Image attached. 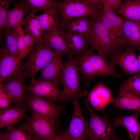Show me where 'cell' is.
Here are the masks:
<instances>
[{
  "label": "cell",
  "mask_w": 140,
  "mask_h": 140,
  "mask_svg": "<svg viewBox=\"0 0 140 140\" xmlns=\"http://www.w3.org/2000/svg\"><path fill=\"white\" fill-rule=\"evenodd\" d=\"M106 57L98 53L95 54L90 48L77 57L79 71L87 85L96 76H123L115 71V67L108 61Z\"/></svg>",
  "instance_id": "cell-1"
},
{
  "label": "cell",
  "mask_w": 140,
  "mask_h": 140,
  "mask_svg": "<svg viewBox=\"0 0 140 140\" xmlns=\"http://www.w3.org/2000/svg\"><path fill=\"white\" fill-rule=\"evenodd\" d=\"M79 71L77 57L68 55L67 61L64 63L60 75V82L63 86L61 103L65 104L71 100L79 99L88 93L87 90L80 88Z\"/></svg>",
  "instance_id": "cell-2"
},
{
  "label": "cell",
  "mask_w": 140,
  "mask_h": 140,
  "mask_svg": "<svg viewBox=\"0 0 140 140\" xmlns=\"http://www.w3.org/2000/svg\"><path fill=\"white\" fill-rule=\"evenodd\" d=\"M84 103L90 116V120L85 132V140H123L115 134L113 124L109 121L108 114H105L101 116L97 114L90 108L86 99L85 100Z\"/></svg>",
  "instance_id": "cell-3"
},
{
  "label": "cell",
  "mask_w": 140,
  "mask_h": 140,
  "mask_svg": "<svg viewBox=\"0 0 140 140\" xmlns=\"http://www.w3.org/2000/svg\"><path fill=\"white\" fill-rule=\"evenodd\" d=\"M56 52L42 41L36 42L34 49L29 53L27 60L22 68L25 78L35 79L38 71L41 70L55 57Z\"/></svg>",
  "instance_id": "cell-4"
},
{
  "label": "cell",
  "mask_w": 140,
  "mask_h": 140,
  "mask_svg": "<svg viewBox=\"0 0 140 140\" xmlns=\"http://www.w3.org/2000/svg\"><path fill=\"white\" fill-rule=\"evenodd\" d=\"M85 39L87 46L97 53L107 57L117 52L99 17L93 19L90 31Z\"/></svg>",
  "instance_id": "cell-5"
},
{
  "label": "cell",
  "mask_w": 140,
  "mask_h": 140,
  "mask_svg": "<svg viewBox=\"0 0 140 140\" xmlns=\"http://www.w3.org/2000/svg\"><path fill=\"white\" fill-rule=\"evenodd\" d=\"M56 6L62 20L60 27L74 18L89 16L94 19L101 15L91 7L86 0H65L62 2L58 1Z\"/></svg>",
  "instance_id": "cell-6"
},
{
  "label": "cell",
  "mask_w": 140,
  "mask_h": 140,
  "mask_svg": "<svg viewBox=\"0 0 140 140\" xmlns=\"http://www.w3.org/2000/svg\"><path fill=\"white\" fill-rule=\"evenodd\" d=\"M99 17L117 52H120L123 48L129 47L123 31V18L111 11L103 10Z\"/></svg>",
  "instance_id": "cell-7"
},
{
  "label": "cell",
  "mask_w": 140,
  "mask_h": 140,
  "mask_svg": "<svg viewBox=\"0 0 140 140\" xmlns=\"http://www.w3.org/2000/svg\"><path fill=\"white\" fill-rule=\"evenodd\" d=\"M24 104L30 109L32 115L47 118L57 126L59 117L64 108L32 94L25 96Z\"/></svg>",
  "instance_id": "cell-8"
},
{
  "label": "cell",
  "mask_w": 140,
  "mask_h": 140,
  "mask_svg": "<svg viewBox=\"0 0 140 140\" xmlns=\"http://www.w3.org/2000/svg\"><path fill=\"white\" fill-rule=\"evenodd\" d=\"M26 122L32 140H50L59 131L58 126L49 120L32 115Z\"/></svg>",
  "instance_id": "cell-9"
},
{
  "label": "cell",
  "mask_w": 140,
  "mask_h": 140,
  "mask_svg": "<svg viewBox=\"0 0 140 140\" xmlns=\"http://www.w3.org/2000/svg\"><path fill=\"white\" fill-rule=\"evenodd\" d=\"M31 85L28 86L27 91L32 94L61 103L63 94L59 86V83L45 80L36 79L31 80Z\"/></svg>",
  "instance_id": "cell-10"
},
{
  "label": "cell",
  "mask_w": 140,
  "mask_h": 140,
  "mask_svg": "<svg viewBox=\"0 0 140 140\" xmlns=\"http://www.w3.org/2000/svg\"><path fill=\"white\" fill-rule=\"evenodd\" d=\"M136 50L129 47L123 52H115L110 56L109 62L115 67L120 66L126 75L140 73V61L137 58Z\"/></svg>",
  "instance_id": "cell-11"
},
{
  "label": "cell",
  "mask_w": 140,
  "mask_h": 140,
  "mask_svg": "<svg viewBox=\"0 0 140 140\" xmlns=\"http://www.w3.org/2000/svg\"><path fill=\"white\" fill-rule=\"evenodd\" d=\"M74 112L70 123L64 132L71 140H85V135L89 122L82 114L79 99L73 101Z\"/></svg>",
  "instance_id": "cell-12"
},
{
  "label": "cell",
  "mask_w": 140,
  "mask_h": 140,
  "mask_svg": "<svg viewBox=\"0 0 140 140\" xmlns=\"http://www.w3.org/2000/svg\"><path fill=\"white\" fill-rule=\"evenodd\" d=\"M20 60L10 54L4 44L0 51V83L22 73Z\"/></svg>",
  "instance_id": "cell-13"
},
{
  "label": "cell",
  "mask_w": 140,
  "mask_h": 140,
  "mask_svg": "<svg viewBox=\"0 0 140 140\" xmlns=\"http://www.w3.org/2000/svg\"><path fill=\"white\" fill-rule=\"evenodd\" d=\"M87 95L86 99L94 109L103 112L106 106L115 99L110 90L102 82L96 84Z\"/></svg>",
  "instance_id": "cell-14"
},
{
  "label": "cell",
  "mask_w": 140,
  "mask_h": 140,
  "mask_svg": "<svg viewBox=\"0 0 140 140\" xmlns=\"http://www.w3.org/2000/svg\"><path fill=\"white\" fill-rule=\"evenodd\" d=\"M41 38L44 43L56 52L61 54L62 55H71L64 35L60 29L44 31Z\"/></svg>",
  "instance_id": "cell-15"
},
{
  "label": "cell",
  "mask_w": 140,
  "mask_h": 140,
  "mask_svg": "<svg viewBox=\"0 0 140 140\" xmlns=\"http://www.w3.org/2000/svg\"><path fill=\"white\" fill-rule=\"evenodd\" d=\"M111 104L120 111L132 110L140 112V95L121 87L118 95Z\"/></svg>",
  "instance_id": "cell-16"
},
{
  "label": "cell",
  "mask_w": 140,
  "mask_h": 140,
  "mask_svg": "<svg viewBox=\"0 0 140 140\" xmlns=\"http://www.w3.org/2000/svg\"><path fill=\"white\" fill-rule=\"evenodd\" d=\"M25 78L22 73L18 76L9 78L0 83L12 96L13 101L16 104H24V93L27 86L24 81Z\"/></svg>",
  "instance_id": "cell-17"
},
{
  "label": "cell",
  "mask_w": 140,
  "mask_h": 140,
  "mask_svg": "<svg viewBox=\"0 0 140 140\" xmlns=\"http://www.w3.org/2000/svg\"><path fill=\"white\" fill-rule=\"evenodd\" d=\"M28 108L25 104H16L1 109L0 128L13 126L23 118L27 119L25 113Z\"/></svg>",
  "instance_id": "cell-18"
},
{
  "label": "cell",
  "mask_w": 140,
  "mask_h": 140,
  "mask_svg": "<svg viewBox=\"0 0 140 140\" xmlns=\"http://www.w3.org/2000/svg\"><path fill=\"white\" fill-rule=\"evenodd\" d=\"M14 7L8 11L6 23L3 29L16 30L23 26L25 16L30 11L23 1L13 3Z\"/></svg>",
  "instance_id": "cell-19"
},
{
  "label": "cell",
  "mask_w": 140,
  "mask_h": 140,
  "mask_svg": "<svg viewBox=\"0 0 140 140\" xmlns=\"http://www.w3.org/2000/svg\"><path fill=\"white\" fill-rule=\"evenodd\" d=\"M140 112L130 115L121 116L115 118L113 123L115 128L121 125L125 127L129 133L131 140H138L140 135V124L138 121Z\"/></svg>",
  "instance_id": "cell-20"
},
{
  "label": "cell",
  "mask_w": 140,
  "mask_h": 140,
  "mask_svg": "<svg viewBox=\"0 0 140 140\" xmlns=\"http://www.w3.org/2000/svg\"><path fill=\"white\" fill-rule=\"evenodd\" d=\"M62 54L58 53L54 59L41 70L40 77L37 79L52 81L58 83L60 82V77L64 63Z\"/></svg>",
  "instance_id": "cell-21"
},
{
  "label": "cell",
  "mask_w": 140,
  "mask_h": 140,
  "mask_svg": "<svg viewBox=\"0 0 140 140\" xmlns=\"http://www.w3.org/2000/svg\"><path fill=\"white\" fill-rule=\"evenodd\" d=\"M93 19L89 16L74 18L65 24L60 29L69 30L85 38L90 31Z\"/></svg>",
  "instance_id": "cell-22"
},
{
  "label": "cell",
  "mask_w": 140,
  "mask_h": 140,
  "mask_svg": "<svg viewBox=\"0 0 140 140\" xmlns=\"http://www.w3.org/2000/svg\"><path fill=\"white\" fill-rule=\"evenodd\" d=\"M34 16L38 20L43 32L60 29L62 22L61 15L57 8Z\"/></svg>",
  "instance_id": "cell-23"
},
{
  "label": "cell",
  "mask_w": 140,
  "mask_h": 140,
  "mask_svg": "<svg viewBox=\"0 0 140 140\" xmlns=\"http://www.w3.org/2000/svg\"><path fill=\"white\" fill-rule=\"evenodd\" d=\"M123 30L129 47L140 49V23L123 18Z\"/></svg>",
  "instance_id": "cell-24"
},
{
  "label": "cell",
  "mask_w": 140,
  "mask_h": 140,
  "mask_svg": "<svg viewBox=\"0 0 140 140\" xmlns=\"http://www.w3.org/2000/svg\"><path fill=\"white\" fill-rule=\"evenodd\" d=\"M61 30L64 35L71 55L77 57L87 48L85 37L68 29Z\"/></svg>",
  "instance_id": "cell-25"
},
{
  "label": "cell",
  "mask_w": 140,
  "mask_h": 140,
  "mask_svg": "<svg viewBox=\"0 0 140 140\" xmlns=\"http://www.w3.org/2000/svg\"><path fill=\"white\" fill-rule=\"evenodd\" d=\"M0 140H32L31 134L26 122L16 127L6 128L0 134Z\"/></svg>",
  "instance_id": "cell-26"
},
{
  "label": "cell",
  "mask_w": 140,
  "mask_h": 140,
  "mask_svg": "<svg viewBox=\"0 0 140 140\" xmlns=\"http://www.w3.org/2000/svg\"><path fill=\"white\" fill-rule=\"evenodd\" d=\"M117 11L124 18L140 23V0H126Z\"/></svg>",
  "instance_id": "cell-27"
},
{
  "label": "cell",
  "mask_w": 140,
  "mask_h": 140,
  "mask_svg": "<svg viewBox=\"0 0 140 140\" xmlns=\"http://www.w3.org/2000/svg\"><path fill=\"white\" fill-rule=\"evenodd\" d=\"M25 27V31L33 37L36 42L42 41L41 35L43 32L38 20L31 12L26 15L23 23Z\"/></svg>",
  "instance_id": "cell-28"
},
{
  "label": "cell",
  "mask_w": 140,
  "mask_h": 140,
  "mask_svg": "<svg viewBox=\"0 0 140 140\" xmlns=\"http://www.w3.org/2000/svg\"><path fill=\"white\" fill-rule=\"evenodd\" d=\"M23 1L27 8L33 14L38 11L42 10L45 12L57 8V1L26 0Z\"/></svg>",
  "instance_id": "cell-29"
},
{
  "label": "cell",
  "mask_w": 140,
  "mask_h": 140,
  "mask_svg": "<svg viewBox=\"0 0 140 140\" xmlns=\"http://www.w3.org/2000/svg\"><path fill=\"white\" fill-rule=\"evenodd\" d=\"M17 29H3L2 36L5 38V46L10 54L17 57Z\"/></svg>",
  "instance_id": "cell-30"
},
{
  "label": "cell",
  "mask_w": 140,
  "mask_h": 140,
  "mask_svg": "<svg viewBox=\"0 0 140 140\" xmlns=\"http://www.w3.org/2000/svg\"><path fill=\"white\" fill-rule=\"evenodd\" d=\"M121 87L140 95V73L130 76L128 80L122 83Z\"/></svg>",
  "instance_id": "cell-31"
},
{
  "label": "cell",
  "mask_w": 140,
  "mask_h": 140,
  "mask_svg": "<svg viewBox=\"0 0 140 140\" xmlns=\"http://www.w3.org/2000/svg\"><path fill=\"white\" fill-rule=\"evenodd\" d=\"M11 0H0V35L2 38L3 29L6 23L9 8L14 2Z\"/></svg>",
  "instance_id": "cell-32"
},
{
  "label": "cell",
  "mask_w": 140,
  "mask_h": 140,
  "mask_svg": "<svg viewBox=\"0 0 140 140\" xmlns=\"http://www.w3.org/2000/svg\"><path fill=\"white\" fill-rule=\"evenodd\" d=\"M17 58L20 60L29 53L24 43L23 34L24 30L22 27L17 29Z\"/></svg>",
  "instance_id": "cell-33"
},
{
  "label": "cell",
  "mask_w": 140,
  "mask_h": 140,
  "mask_svg": "<svg viewBox=\"0 0 140 140\" xmlns=\"http://www.w3.org/2000/svg\"><path fill=\"white\" fill-rule=\"evenodd\" d=\"M13 101L10 94L4 87L0 85V108H5L10 105Z\"/></svg>",
  "instance_id": "cell-34"
},
{
  "label": "cell",
  "mask_w": 140,
  "mask_h": 140,
  "mask_svg": "<svg viewBox=\"0 0 140 140\" xmlns=\"http://www.w3.org/2000/svg\"><path fill=\"white\" fill-rule=\"evenodd\" d=\"M103 11H110L115 12L122 4L121 0H102Z\"/></svg>",
  "instance_id": "cell-35"
},
{
  "label": "cell",
  "mask_w": 140,
  "mask_h": 140,
  "mask_svg": "<svg viewBox=\"0 0 140 140\" xmlns=\"http://www.w3.org/2000/svg\"><path fill=\"white\" fill-rule=\"evenodd\" d=\"M23 37V40L29 53L31 51L36 40L34 38L30 33L26 32L24 30Z\"/></svg>",
  "instance_id": "cell-36"
},
{
  "label": "cell",
  "mask_w": 140,
  "mask_h": 140,
  "mask_svg": "<svg viewBox=\"0 0 140 140\" xmlns=\"http://www.w3.org/2000/svg\"><path fill=\"white\" fill-rule=\"evenodd\" d=\"M50 140H71L64 132L59 130Z\"/></svg>",
  "instance_id": "cell-37"
},
{
  "label": "cell",
  "mask_w": 140,
  "mask_h": 140,
  "mask_svg": "<svg viewBox=\"0 0 140 140\" xmlns=\"http://www.w3.org/2000/svg\"><path fill=\"white\" fill-rule=\"evenodd\" d=\"M138 59L140 61V54L139 56V57H138Z\"/></svg>",
  "instance_id": "cell-38"
}]
</instances>
